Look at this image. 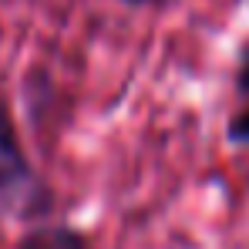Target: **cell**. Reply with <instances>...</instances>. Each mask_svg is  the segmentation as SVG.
I'll return each instance as SVG.
<instances>
[{
  "label": "cell",
  "instance_id": "6da1fadb",
  "mask_svg": "<svg viewBox=\"0 0 249 249\" xmlns=\"http://www.w3.org/2000/svg\"><path fill=\"white\" fill-rule=\"evenodd\" d=\"M44 192L37 185V175L27 162L24 148H20V135L17 124L10 118V111L0 105V202H24L34 209V196Z\"/></svg>",
  "mask_w": 249,
  "mask_h": 249
},
{
  "label": "cell",
  "instance_id": "7a4b0ae2",
  "mask_svg": "<svg viewBox=\"0 0 249 249\" xmlns=\"http://www.w3.org/2000/svg\"><path fill=\"white\" fill-rule=\"evenodd\" d=\"M17 249H91V246H88V236L71 229V226H37L17 243Z\"/></svg>",
  "mask_w": 249,
  "mask_h": 249
},
{
  "label": "cell",
  "instance_id": "3957f363",
  "mask_svg": "<svg viewBox=\"0 0 249 249\" xmlns=\"http://www.w3.org/2000/svg\"><path fill=\"white\" fill-rule=\"evenodd\" d=\"M226 135H229V142H232V145H249V98H246V105L229 118Z\"/></svg>",
  "mask_w": 249,
  "mask_h": 249
},
{
  "label": "cell",
  "instance_id": "277c9868",
  "mask_svg": "<svg viewBox=\"0 0 249 249\" xmlns=\"http://www.w3.org/2000/svg\"><path fill=\"white\" fill-rule=\"evenodd\" d=\"M236 94L239 98H249V41L243 44V51H239V64H236Z\"/></svg>",
  "mask_w": 249,
  "mask_h": 249
},
{
  "label": "cell",
  "instance_id": "5b68a950",
  "mask_svg": "<svg viewBox=\"0 0 249 249\" xmlns=\"http://www.w3.org/2000/svg\"><path fill=\"white\" fill-rule=\"evenodd\" d=\"M124 3H131V7H148V3H162V0H124Z\"/></svg>",
  "mask_w": 249,
  "mask_h": 249
}]
</instances>
